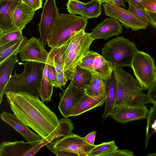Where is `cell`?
I'll list each match as a JSON object with an SVG mask.
<instances>
[{
    "label": "cell",
    "mask_w": 156,
    "mask_h": 156,
    "mask_svg": "<svg viewBox=\"0 0 156 156\" xmlns=\"http://www.w3.org/2000/svg\"><path fill=\"white\" fill-rule=\"evenodd\" d=\"M13 114L37 134L46 139L60 123L56 115L39 98L25 92L5 94Z\"/></svg>",
    "instance_id": "1"
},
{
    "label": "cell",
    "mask_w": 156,
    "mask_h": 156,
    "mask_svg": "<svg viewBox=\"0 0 156 156\" xmlns=\"http://www.w3.org/2000/svg\"><path fill=\"white\" fill-rule=\"evenodd\" d=\"M23 72L20 74L15 71L5 88L4 94L8 92L15 93L25 92L40 97L41 84L45 64L27 61L23 63Z\"/></svg>",
    "instance_id": "2"
},
{
    "label": "cell",
    "mask_w": 156,
    "mask_h": 156,
    "mask_svg": "<svg viewBox=\"0 0 156 156\" xmlns=\"http://www.w3.org/2000/svg\"><path fill=\"white\" fill-rule=\"evenodd\" d=\"M114 71L117 89L115 107L139 106L149 103L141 85L130 73L121 67L114 69Z\"/></svg>",
    "instance_id": "3"
},
{
    "label": "cell",
    "mask_w": 156,
    "mask_h": 156,
    "mask_svg": "<svg viewBox=\"0 0 156 156\" xmlns=\"http://www.w3.org/2000/svg\"><path fill=\"white\" fill-rule=\"evenodd\" d=\"M87 23L82 16L59 13L49 34L48 47L52 48L65 44L77 33L85 30Z\"/></svg>",
    "instance_id": "4"
},
{
    "label": "cell",
    "mask_w": 156,
    "mask_h": 156,
    "mask_svg": "<svg viewBox=\"0 0 156 156\" xmlns=\"http://www.w3.org/2000/svg\"><path fill=\"white\" fill-rule=\"evenodd\" d=\"M138 51L134 42L123 36H117L104 45L101 55L115 69L131 67L134 56Z\"/></svg>",
    "instance_id": "5"
},
{
    "label": "cell",
    "mask_w": 156,
    "mask_h": 156,
    "mask_svg": "<svg viewBox=\"0 0 156 156\" xmlns=\"http://www.w3.org/2000/svg\"><path fill=\"white\" fill-rule=\"evenodd\" d=\"M94 41L85 30L79 31L71 39L66 52L63 66L68 80H72L77 67L88 54Z\"/></svg>",
    "instance_id": "6"
},
{
    "label": "cell",
    "mask_w": 156,
    "mask_h": 156,
    "mask_svg": "<svg viewBox=\"0 0 156 156\" xmlns=\"http://www.w3.org/2000/svg\"><path fill=\"white\" fill-rule=\"evenodd\" d=\"M130 67L144 90H148L156 82V64L154 59L147 53L137 51Z\"/></svg>",
    "instance_id": "7"
},
{
    "label": "cell",
    "mask_w": 156,
    "mask_h": 156,
    "mask_svg": "<svg viewBox=\"0 0 156 156\" xmlns=\"http://www.w3.org/2000/svg\"><path fill=\"white\" fill-rule=\"evenodd\" d=\"M46 146L52 153L62 151L74 153L78 156H88L96 145L87 143L83 137L72 132L66 136L56 139Z\"/></svg>",
    "instance_id": "8"
},
{
    "label": "cell",
    "mask_w": 156,
    "mask_h": 156,
    "mask_svg": "<svg viewBox=\"0 0 156 156\" xmlns=\"http://www.w3.org/2000/svg\"><path fill=\"white\" fill-rule=\"evenodd\" d=\"M49 144L44 138L33 142L2 141L0 144V156H34Z\"/></svg>",
    "instance_id": "9"
},
{
    "label": "cell",
    "mask_w": 156,
    "mask_h": 156,
    "mask_svg": "<svg viewBox=\"0 0 156 156\" xmlns=\"http://www.w3.org/2000/svg\"><path fill=\"white\" fill-rule=\"evenodd\" d=\"M102 6L106 16L119 21L127 29L131 28L136 31L145 29L149 25L148 23L116 4L105 3Z\"/></svg>",
    "instance_id": "10"
},
{
    "label": "cell",
    "mask_w": 156,
    "mask_h": 156,
    "mask_svg": "<svg viewBox=\"0 0 156 156\" xmlns=\"http://www.w3.org/2000/svg\"><path fill=\"white\" fill-rule=\"evenodd\" d=\"M101 77L104 80L111 76L114 68L110 62L102 55L92 50H90L78 66Z\"/></svg>",
    "instance_id": "11"
},
{
    "label": "cell",
    "mask_w": 156,
    "mask_h": 156,
    "mask_svg": "<svg viewBox=\"0 0 156 156\" xmlns=\"http://www.w3.org/2000/svg\"><path fill=\"white\" fill-rule=\"evenodd\" d=\"M58 13L55 0H46L38 25L40 33L39 39L45 48L51 30Z\"/></svg>",
    "instance_id": "12"
},
{
    "label": "cell",
    "mask_w": 156,
    "mask_h": 156,
    "mask_svg": "<svg viewBox=\"0 0 156 156\" xmlns=\"http://www.w3.org/2000/svg\"><path fill=\"white\" fill-rule=\"evenodd\" d=\"M22 61H30L46 64L48 59L49 52L44 48L39 39L32 37L27 40L19 51Z\"/></svg>",
    "instance_id": "13"
},
{
    "label": "cell",
    "mask_w": 156,
    "mask_h": 156,
    "mask_svg": "<svg viewBox=\"0 0 156 156\" xmlns=\"http://www.w3.org/2000/svg\"><path fill=\"white\" fill-rule=\"evenodd\" d=\"M84 93V91L78 89L71 80L67 88L59 94L60 101L58 108L64 117H69L71 110Z\"/></svg>",
    "instance_id": "14"
},
{
    "label": "cell",
    "mask_w": 156,
    "mask_h": 156,
    "mask_svg": "<svg viewBox=\"0 0 156 156\" xmlns=\"http://www.w3.org/2000/svg\"><path fill=\"white\" fill-rule=\"evenodd\" d=\"M149 110L145 105L120 106L115 107L110 116L117 122L124 123L146 118Z\"/></svg>",
    "instance_id": "15"
},
{
    "label": "cell",
    "mask_w": 156,
    "mask_h": 156,
    "mask_svg": "<svg viewBox=\"0 0 156 156\" xmlns=\"http://www.w3.org/2000/svg\"><path fill=\"white\" fill-rule=\"evenodd\" d=\"M122 32V28L119 21L112 18H106L89 33L94 40L98 39L107 40L109 37L118 35Z\"/></svg>",
    "instance_id": "16"
},
{
    "label": "cell",
    "mask_w": 156,
    "mask_h": 156,
    "mask_svg": "<svg viewBox=\"0 0 156 156\" xmlns=\"http://www.w3.org/2000/svg\"><path fill=\"white\" fill-rule=\"evenodd\" d=\"M1 120L18 132L28 142L42 140L44 138L32 131L27 125L20 120L14 114L3 111L0 114Z\"/></svg>",
    "instance_id": "17"
},
{
    "label": "cell",
    "mask_w": 156,
    "mask_h": 156,
    "mask_svg": "<svg viewBox=\"0 0 156 156\" xmlns=\"http://www.w3.org/2000/svg\"><path fill=\"white\" fill-rule=\"evenodd\" d=\"M105 96H91L85 92L83 97L71 110L69 117L80 115L88 111L103 105L105 103Z\"/></svg>",
    "instance_id": "18"
},
{
    "label": "cell",
    "mask_w": 156,
    "mask_h": 156,
    "mask_svg": "<svg viewBox=\"0 0 156 156\" xmlns=\"http://www.w3.org/2000/svg\"><path fill=\"white\" fill-rule=\"evenodd\" d=\"M19 3L9 1L0 3V31L18 30L14 24L13 15L15 9Z\"/></svg>",
    "instance_id": "19"
},
{
    "label": "cell",
    "mask_w": 156,
    "mask_h": 156,
    "mask_svg": "<svg viewBox=\"0 0 156 156\" xmlns=\"http://www.w3.org/2000/svg\"><path fill=\"white\" fill-rule=\"evenodd\" d=\"M104 81L105 104L102 117L106 119L112 113L115 106L117 89L114 70L110 77L107 80H104Z\"/></svg>",
    "instance_id": "20"
},
{
    "label": "cell",
    "mask_w": 156,
    "mask_h": 156,
    "mask_svg": "<svg viewBox=\"0 0 156 156\" xmlns=\"http://www.w3.org/2000/svg\"><path fill=\"white\" fill-rule=\"evenodd\" d=\"M35 11L25 4L19 3L15 9L13 15V21L16 28L22 30L32 20Z\"/></svg>",
    "instance_id": "21"
},
{
    "label": "cell",
    "mask_w": 156,
    "mask_h": 156,
    "mask_svg": "<svg viewBox=\"0 0 156 156\" xmlns=\"http://www.w3.org/2000/svg\"><path fill=\"white\" fill-rule=\"evenodd\" d=\"M19 59L17 55L12 56L0 64V104L3 100L5 90L12 76L15 64Z\"/></svg>",
    "instance_id": "22"
},
{
    "label": "cell",
    "mask_w": 156,
    "mask_h": 156,
    "mask_svg": "<svg viewBox=\"0 0 156 156\" xmlns=\"http://www.w3.org/2000/svg\"><path fill=\"white\" fill-rule=\"evenodd\" d=\"M27 40L24 37L0 47V64L10 57L17 55L21 47Z\"/></svg>",
    "instance_id": "23"
},
{
    "label": "cell",
    "mask_w": 156,
    "mask_h": 156,
    "mask_svg": "<svg viewBox=\"0 0 156 156\" xmlns=\"http://www.w3.org/2000/svg\"><path fill=\"white\" fill-rule=\"evenodd\" d=\"M92 77V74L90 72L78 66L72 80L78 89L84 91L90 83Z\"/></svg>",
    "instance_id": "24"
},
{
    "label": "cell",
    "mask_w": 156,
    "mask_h": 156,
    "mask_svg": "<svg viewBox=\"0 0 156 156\" xmlns=\"http://www.w3.org/2000/svg\"><path fill=\"white\" fill-rule=\"evenodd\" d=\"M48 64H45L41 84L40 97L44 102L51 101L54 87L48 78Z\"/></svg>",
    "instance_id": "25"
},
{
    "label": "cell",
    "mask_w": 156,
    "mask_h": 156,
    "mask_svg": "<svg viewBox=\"0 0 156 156\" xmlns=\"http://www.w3.org/2000/svg\"><path fill=\"white\" fill-rule=\"evenodd\" d=\"M70 39L61 46L51 48L49 52L47 63L51 65L54 63H57L64 66L66 52Z\"/></svg>",
    "instance_id": "26"
},
{
    "label": "cell",
    "mask_w": 156,
    "mask_h": 156,
    "mask_svg": "<svg viewBox=\"0 0 156 156\" xmlns=\"http://www.w3.org/2000/svg\"><path fill=\"white\" fill-rule=\"evenodd\" d=\"M146 118L145 150L150 138L156 133V105H153L151 107Z\"/></svg>",
    "instance_id": "27"
},
{
    "label": "cell",
    "mask_w": 156,
    "mask_h": 156,
    "mask_svg": "<svg viewBox=\"0 0 156 156\" xmlns=\"http://www.w3.org/2000/svg\"><path fill=\"white\" fill-rule=\"evenodd\" d=\"M118 149L114 141L104 142L96 145L89 153L88 156H108Z\"/></svg>",
    "instance_id": "28"
},
{
    "label": "cell",
    "mask_w": 156,
    "mask_h": 156,
    "mask_svg": "<svg viewBox=\"0 0 156 156\" xmlns=\"http://www.w3.org/2000/svg\"><path fill=\"white\" fill-rule=\"evenodd\" d=\"M101 5L98 0H91L85 3L84 9L80 15L87 19L98 18L101 13Z\"/></svg>",
    "instance_id": "29"
},
{
    "label": "cell",
    "mask_w": 156,
    "mask_h": 156,
    "mask_svg": "<svg viewBox=\"0 0 156 156\" xmlns=\"http://www.w3.org/2000/svg\"><path fill=\"white\" fill-rule=\"evenodd\" d=\"M22 30L0 31V47L5 44L24 37Z\"/></svg>",
    "instance_id": "30"
},
{
    "label": "cell",
    "mask_w": 156,
    "mask_h": 156,
    "mask_svg": "<svg viewBox=\"0 0 156 156\" xmlns=\"http://www.w3.org/2000/svg\"><path fill=\"white\" fill-rule=\"evenodd\" d=\"M85 3L79 0H68L66 9L70 14L80 15L84 9Z\"/></svg>",
    "instance_id": "31"
},
{
    "label": "cell",
    "mask_w": 156,
    "mask_h": 156,
    "mask_svg": "<svg viewBox=\"0 0 156 156\" xmlns=\"http://www.w3.org/2000/svg\"><path fill=\"white\" fill-rule=\"evenodd\" d=\"M129 7L127 10L133 13L136 17L150 24V20L147 15V11L145 9L139 8L129 2H128Z\"/></svg>",
    "instance_id": "32"
},
{
    "label": "cell",
    "mask_w": 156,
    "mask_h": 156,
    "mask_svg": "<svg viewBox=\"0 0 156 156\" xmlns=\"http://www.w3.org/2000/svg\"><path fill=\"white\" fill-rule=\"evenodd\" d=\"M47 76L48 80L54 87L60 89L57 79V72L55 67L48 64Z\"/></svg>",
    "instance_id": "33"
},
{
    "label": "cell",
    "mask_w": 156,
    "mask_h": 156,
    "mask_svg": "<svg viewBox=\"0 0 156 156\" xmlns=\"http://www.w3.org/2000/svg\"><path fill=\"white\" fill-rule=\"evenodd\" d=\"M84 92L88 95L91 96H100L105 95L102 93L97 86L92 78L90 83Z\"/></svg>",
    "instance_id": "34"
},
{
    "label": "cell",
    "mask_w": 156,
    "mask_h": 156,
    "mask_svg": "<svg viewBox=\"0 0 156 156\" xmlns=\"http://www.w3.org/2000/svg\"><path fill=\"white\" fill-rule=\"evenodd\" d=\"M147 94L149 103L156 105V81L148 90Z\"/></svg>",
    "instance_id": "35"
},
{
    "label": "cell",
    "mask_w": 156,
    "mask_h": 156,
    "mask_svg": "<svg viewBox=\"0 0 156 156\" xmlns=\"http://www.w3.org/2000/svg\"><path fill=\"white\" fill-rule=\"evenodd\" d=\"M141 2L146 10L156 13V0H143Z\"/></svg>",
    "instance_id": "36"
},
{
    "label": "cell",
    "mask_w": 156,
    "mask_h": 156,
    "mask_svg": "<svg viewBox=\"0 0 156 156\" xmlns=\"http://www.w3.org/2000/svg\"><path fill=\"white\" fill-rule=\"evenodd\" d=\"M23 2L35 11L42 7L43 0H21Z\"/></svg>",
    "instance_id": "37"
},
{
    "label": "cell",
    "mask_w": 156,
    "mask_h": 156,
    "mask_svg": "<svg viewBox=\"0 0 156 156\" xmlns=\"http://www.w3.org/2000/svg\"><path fill=\"white\" fill-rule=\"evenodd\" d=\"M92 78L102 93L105 94V85L104 80L101 77L95 74H92Z\"/></svg>",
    "instance_id": "38"
},
{
    "label": "cell",
    "mask_w": 156,
    "mask_h": 156,
    "mask_svg": "<svg viewBox=\"0 0 156 156\" xmlns=\"http://www.w3.org/2000/svg\"><path fill=\"white\" fill-rule=\"evenodd\" d=\"M133 152L130 150L117 149L114 152L109 154L108 156H134Z\"/></svg>",
    "instance_id": "39"
},
{
    "label": "cell",
    "mask_w": 156,
    "mask_h": 156,
    "mask_svg": "<svg viewBox=\"0 0 156 156\" xmlns=\"http://www.w3.org/2000/svg\"><path fill=\"white\" fill-rule=\"evenodd\" d=\"M57 76L58 82L60 86V89L62 90V87H65L68 80L65 74L57 73Z\"/></svg>",
    "instance_id": "40"
},
{
    "label": "cell",
    "mask_w": 156,
    "mask_h": 156,
    "mask_svg": "<svg viewBox=\"0 0 156 156\" xmlns=\"http://www.w3.org/2000/svg\"><path fill=\"white\" fill-rule=\"evenodd\" d=\"M96 133V131H92L85 136L83 137V139L87 143L92 145H94V142Z\"/></svg>",
    "instance_id": "41"
},
{
    "label": "cell",
    "mask_w": 156,
    "mask_h": 156,
    "mask_svg": "<svg viewBox=\"0 0 156 156\" xmlns=\"http://www.w3.org/2000/svg\"><path fill=\"white\" fill-rule=\"evenodd\" d=\"M147 12L150 20V24L156 29V13L147 11Z\"/></svg>",
    "instance_id": "42"
},
{
    "label": "cell",
    "mask_w": 156,
    "mask_h": 156,
    "mask_svg": "<svg viewBox=\"0 0 156 156\" xmlns=\"http://www.w3.org/2000/svg\"><path fill=\"white\" fill-rule=\"evenodd\" d=\"M52 153L58 156H78L77 154L75 153L64 151H56Z\"/></svg>",
    "instance_id": "43"
},
{
    "label": "cell",
    "mask_w": 156,
    "mask_h": 156,
    "mask_svg": "<svg viewBox=\"0 0 156 156\" xmlns=\"http://www.w3.org/2000/svg\"><path fill=\"white\" fill-rule=\"evenodd\" d=\"M51 65L55 67L57 73L65 75L63 69V65L57 63H54Z\"/></svg>",
    "instance_id": "44"
},
{
    "label": "cell",
    "mask_w": 156,
    "mask_h": 156,
    "mask_svg": "<svg viewBox=\"0 0 156 156\" xmlns=\"http://www.w3.org/2000/svg\"><path fill=\"white\" fill-rule=\"evenodd\" d=\"M142 0H126L125 1L129 2L134 6L141 9H144L141 1Z\"/></svg>",
    "instance_id": "45"
},
{
    "label": "cell",
    "mask_w": 156,
    "mask_h": 156,
    "mask_svg": "<svg viewBox=\"0 0 156 156\" xmlns=\"http://www.w3.org/2000/svg\"><path fill=\"white\" fill-rule=\"evenodd\" d=\"M119 6H121L124 8L126 7L123 0H113Z\"/></svg>",
    "instance_id": "46"
},
{
    "label": "cell",
    "mask_w": 156,
    "mask_h": 156,
    "mask_svg": "<svg viewBox=\"0 0 156 156\" xmlns=\"http://www.w3.org/2000/svg\"><path fill=\"white\" fill-rule=\"evenodd\" d=\"M101 4L103 3H108L116 4L113 0H98Z\"/></svg>",
    "instance_id": "47"
},
{
    "label": "cell",
    "mask_w": 156,
    "mask_h": 156,
    "mask_svg": "<svg viewBox=\"0 0 156 156\" xmlns=\"http://www.w3.org/2000/svg\"><path fill=\"white\" fill-rule=\"evenodd\" d=\"M5 1L14 2L19 3L22 2L21 0H0V3Z\"/></svg>",
    "instance_id": "48"
},
{
    "label": "cell",
    "mask_w": 156,
    "mask_h": 156,
    "mask_svg": "<svg viewBox=\"0 0 156 156\" xmlns=\"http://www.w3.org/2000/svg\"><path fill=\"white\" fill-rule=\"evenodd\" d=\"M147 156H156V152L149 154L147 155Z\"/></svg>",
    "instance_id": "49"
},
{
    "label": "cell",
    "mask_w": 156,
    "mask_h": 156,
    "mask_svg": "<svg viewBox=\"0 0 156 156\" xmlns=\"http://www.w3.org/2000/svg\"></svg>",
    "instance_id": "50"
}]
</instances>
